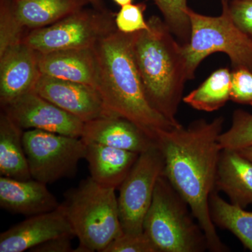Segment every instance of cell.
Segmentation results:
<instances>
[{
	"label": "cell",
	"instance_id": "1",
	"mask_svg": "<svg viewBox=\"0 0 252 252\" xmlns=\"http://www.w3.org/2000/svg\"><path fill=\"white\" fill-rule=\"evenodd\" d=\"M224 118L194 121L160 131L157 142L165 160L164 175L187 203L206 237L208 250L224 252L228 249L217 234L210 212V198L215 190L220 148L219 137Z\"/></svg>",
	"mask_w": 252,
	"mask_h": 252
},
{
	"label": "cell",
	"instance_id": "2",
	"mask_svg": "<svg viewBox=\"0 0 252 252\" xmlns=\"http://www.w3.org/2000/svg\"><path fill=\"white\" fill-rule=\"evenodd\" d=\"M134 33L116 30L94 46L98 67L96 89L107 109L140 127L157 142L160 131L180 127L149 104L133 53Z\"/></svg>",
	"mask_w": 252,
	"mask_h": 252
},
{
	"label": "cell",
	"instance_id": "3",
	"mask_svg": "<svg viewBox=\"0 0 252 252\" xmlns=\"http://www.w3.org/2000/svg\"><path fill=\"white\" fill-rule=\"evenodd\" d=\"M149 28L134 33L133 53L149 104L175 126L187 77L182 45L164 20L149 18Z\"/></svg>",
	"mask_w": 252,
	"mask_h": 252
},
{
	"label": "cell",
	"instance_id": "4",
	"mask_svg": "<svg viewBox=\"0 0 252 252\" xmlns=\"http://www.w3.org/2000/svg\"><path fill=\"white\" fill-rule=\"evenodd\" d=\"M115 190L89 177L64 193L61 206L79 242L74 252H103L123 233Z\"/></svg>",
	"mask_w": 252,
	"mask_h": 252
},
{
	"label": "cell",
	"instance_id": "5",
	"mask_svg": "<svg viewBox=\"0 0 252 252\" xmlns=\"http://www.w3.org/2000/svg\"><path fill=\"white\" fill-rule=\"evenodd\" d=\"M188 203L165 175L159 177L144 220V232L158 252H203L206 237Z\"/></svg>",
	"mask_w": 252,
	"mask_h": 252
},
{
	"label": "cell",
	"instance_id": "6",
	"mask_svg": "<svg viewBox=\"0 0 252 252\" xmlns=\"http://www.w3.org/2000/svg\"><path fill=\"white\" fill-rule=\"evenodd\" d=\"M221 14L217 17L199 14L189 7L186 10L191 29L190 41L182 46L188 80L195 78V71L204 59L218 52L228 56L233 70L252 72V42L233 22L226 0H221Z\"/></svg>",
	"mask_w": 252,
	"mask_h": 252
},
{
	"label": "cell",
	"instance_id": "7",
	"mask_svg": "<svg viewBox=\"0 0 252 252\" xmlns=\"http://www.w3.org/2000/svg\"><path fill=\"white\" fill-rule=\"evenodd\" d=\"M115 16L107 10L83 8L51 26L32 31L22 42L41 54L94 48L102 37L117 29Z\"/></svg>",
	"mask_w": 252,
	"mask_h": 252
},
{
	"label": "cell",
	"instance_id": "8",
	"mask_svg": "<svg viewBox=\"0 0 252 252\" xmlns=\"http://www.w3.org/2000/svg\"><path fill=\"white\" fill-rule=\"evenodd\" d=\"M23 141L32 178L47 185L75 177L79 161L86 157L81 137L34 129L24 131Z\"/></svg>",
	"mask_w": 252,
	"mask_h": 252
},
{
	"label": "cell",
	"instance_id": "9",
	"mask_svg": "<svg viewBox=\"0 0 252 252\" xmlns=\"http://www.w3.org/2000/svg\"><path fill=\"white\" fill-rule=\"evenodd\" d=\"M164 168L163 154L158 144L139 155L119 187L118 204L124 233H143L144 218L153 200L157 181L164 175Z\"/></svg>",
	"mask_w": 252,
	"mask_h": 252
},
{
	"label": "cell",
	"instance_id": "10",
	"mask_svg": "<svg viewBox=\"0 0 252 252\" xmlns=\"http://www.w3.org/2000/svg\"><path fill=\"white\" fill-rule=\"evenodd\" d=\"M88 4L86 0H0V51Z\"/></svg>",
	"mask_w": 252,
	"mask_h": 252
},
{
	"label": "cell",
	"instance_id": "11",
	"mask_svg": "<svg viewBox=\"0 0 252 252\" xmlns=\"http://www.w3.org/2000/svg\"><path fill=\"white\" fill-rule=\"evenodd\" d=\"M1 110L23 130L35 129L75 137H81L84 132L85 123L34 91L1 107Z\"/></svg>",
	"mask_w": 252,
	"mask_h": 252
},
{
	"label": "cell",
	"instance_id": "12",
	"mask_svg": "<svg viewBox=\"0 0 252 252\" xmlns=\"http://www.w3.org/2000/svg\"><path fill=\"white\" fill-rule=\"evenodd\" d=\"M32 91L84 123L115 115L94 86L41 74Z\"/></svg>",
	"mask_w": 252,
	"mask_h": 252
},
{
	"label": "cell",
	"instance_id": "13",
	"mask_svg": "<svg viewBox=\"0 0 252 252\" xmlns=\"http://www.w3.org/2000/svg\"><path fill=\"white\" fill-rule=\"evenodd\" d=\"M41 75L38 52L25 43L0 51L1 107L32 91Z\"/></svg>",
	"mask_w": 252,
	"mask_h": 252
},
{
	"label": "cell",
	"instance_id": "14",
	"mask_svg": "<svg viewBox=\"0 0 252 252\" xmlns=\"http://www.w3.org/2000/svg\"><path fill=\"white\" fill-rule=\"evenodd\" d=\"M63 235L75 236L60 204L54 211L29 217L2 232L0 234V252L31 251L51 239Z\"/></svg>",
	"mask_w": 252,
	"mask_h": 252
},
{
	"label": "cell",
	"instance_id": "15",
	"mask_svg": "<svg viewBox=\"0 0 252 252\" xmlns=\"http://www.w3.org/2000/svg\"><path fill=\"white\" fill-rule=\"evenodd\" d=\"M81 138L139 154L157 144L134 123L117 115L85 123Z\"/></svg>",
	"mask_w": 252,
	"mask_h": 252
},
{
	"label": "cell",
	"instance_id": "16",
	"mask_svg": "<svg viewBox=\"0 0 252 252\" xmlns=\"http://www.w3.org/2000/svg\"><path fill=\"white\" fill-rule=\"evenodd\" d=\"M47 185L31 179L0 177V207L13 214L31 217L54 211L60 206Z\"/></svg>",
	"mask_w": 252,
	"mask_h": 252
},
{
	"label": "cell",
	"instance_id": "17",
	"mask_svg": "<svg viewBox=\"0 0 252 252\" xmlns=\"http://www.w3.org/2000/svg\"><path fill=\"white\" fill-rule=\"evenodd\" d=\"M38 59L41 74L97 86L98 67L94 47L38 53Z\"/></svg>",
	"mask_w": 252,
	"mask_h": 252
},
{
	"label": "cell",
	"instance_id": "18",
	"mask_svg": "<svg viewBox=\"0 0 252 252\" xmlns=\"http://www.w3.org/2000/svg\"><path fill=\"white\" fill-rule=\"evenodd\" d=\"M85 142V159L91 178L104 187L119 188L140 154L95 142Z\"/></svg>",
	"mask_w": 252,
	"mask_h": 252
},
{
	"label": "cell",
	"instance_id": "19",
	"mask_svg": "<svg viewBox=\"0 0 252 252\" xmlns=\"http://www.w3.org/2000/svg\"><path fill=\"white\" fill-rule=\"evenodd\" d=\"M215 190L223 191L230 203L239 207L252 204V161L238 151L222 149Z\"/></svg>",
	"mask_w": 252,
	"mask_h": 252
},
{
	"label": "cell",
	"instance_id": "20",
	"mask_svg": "<svg viewBox=\"0 0 252 252\" xmlns=\"http://www.w3.org/2000/svg\"><path fill=\"white\" fill-rule=\"evenodd\" d=\"M23 130L1 110L0 113V175L18 180L32 178L24 146Z\"/></svg>",
	"mask_w": 252,
	"mask_h": 252
},
{
	"label": "cell",
	"instance_id": "21",
	"mask_svg": "<svg viewBox=\"0 0 252 252\" xmlns=\"http://www.w3.org/2000/svg\"><path fill=\"white\" fill-rule=\"evenodd\" d=\"M228 203L216 190L210 198V212L215 226L229 230L245 248L252 252V212Z\"/></svg>",
	"mask_w": 252,
	"mask_h": 252
},
{
	"label": "cell",
	"instance_id": "22",
	"mask_svg": "<svg viewBox=\"0 0 252 252\" xmlns=\"http://www.w3.org/2000/svg\"><path fill=\"white\" fill-rule=\"evenodd\" d=\"M231 72L228 68L217 69L182 101L193 109L204 112H215L221 108L230 99Z\"/></svg>",
	"mask_w": 252,
	"mask_h": 252
},
{
	"label": "cell",
	"instance_id": "23",
	"mask_svg": "<svg viewBox=\"0 0 252 252\" xmlns=\"http://www.w3.org/2000/svg\"><path fill=\"white\" fill-rule=\"evenodd\" d=\"M163 16L164 21L182 46L190 41V23L186 13L187 0H153Z\"/></svg>",
	"mask_w": 252,
	"mask_h": 252
},
{
	"label": "cell",
	"instance_id": "24",
	"mask_svg": "<svg viewBox=\"0 0 252 252\" xmlns=\"http://www.w3.org/2000/svg\"><path fill=\"white\" fill-rule=\"evenodd\" d=\"M222 149H240L252 147V114L237 109L233 114L231 126L219 137Z\"/></svg>",
	"mask_w": 252,
	"mask_h": 252
},
{
	"label": "cell",
	"instance_id": "25",
	"mask_svg": "<svg viewBox=\"0 0 252 252\" xmlns=\"http://www.w3.org/2000/svg\"><path fill=\"white\" fill-rule=\"evenodd\" d=\"M146 7L147 6L144 3L122 6V9L115 16L118 31L131 34L148 29V23L144 19V16Z\"/></svg>",
	"mask_w": 252,
	"mask_h": 252
},
{
	"label": "cell",
	"instance_id": "26",
	"mask_svg": "<svg viewBox=\"0 0 252 252\" xmlns=\"http://www.w3.org/2000/svg\"><path fill=\"white\" fill-rule=\"evenodd\" d=\"M103 252H158L149 237L143 232L138 234L124 233L109 244Z\"/></svg>",
	"mask_w": 252,
	"mask_h": 252
},
{
	"label": "cell",
	"instance_id": "27",
	"mask_svg": "<svg viewBox=\"0 0 252 252\" xmlns=\"http://www.w3.org/2000/svg\"><path fill=\"white\" fill-rule=\"evenodd\" d=\"M230 100L236 103L252 105V72L240 69L231 72Z\"/></svg>",
	"mask_w": 252,
	"mask_h": 252
},
{
	"label": "cell",
	"instance_id": "28",
	"mask_svg": "<svg viewBox=\"0 0 252 252\" xmlns=\"http://www.w3.org/2000/svg\"><path fill=\"white\" fill-rule=\"evenodd\" d=\"M226 3L233 22L252 42V0H226Z\"/></svg>",
	"mask_w": 252,
	"mask_h": 252
},
{
	"label": "cell",
	"instance_id": "29",
	"mask_svg": "<svg viewBox=\"0 0 252 252\" xmlns=\"http://www.w3.org/2000/svg\"><path fill=\"white\" fill-rule=\"evenodd\" d=\"M74 235H63L51 239L45 243L41 244L31 251L33 252H74L72 240Z\"/></svg>",
	"mask_w": 252,
	"mask_h": 252
},
{
	"label": "cell",
	"instance_id": "30",
	"mask_svg": "<svg viewBox=\"0 0 252 252\" xmlns=\"http://www.w3.org/2000/svg\"><path fill=\"white\" fill-rule=\"evenodd\" d=\"M238 152L244 157L252 161V147L240 149V150H238Z\"/></svg>",
	"mask_w": 252,
	"mask_h": 252
},
{
	"label": "cell",
	"instance_id": "31",
	"mask_svg": "<svg viewBox=\"0 0 252 252\" xmlns=\"http://www.w3.org/2000/svg\"><path fill=\"white\" fill-rule=\"evenodd\" d=\"M89 4L92 5L93 7L99 10H107L104 7V4L102 0H86Z\"/></svg>",
	"mask_w": 252,
	"mask_h": 252
},
{
	"label": "cell",
	"instance_id": "32",
	"mask_svg": "<svg viewBox=\"0 0 252 252\" xmlns=\"http://www.w3.org/2000/svg\"><path fill=\"white\" fill-rule=\"evenodd\" d=\"M113 1L117 3L119 6H126V5L132 4L133 0H113Z\"/></svg>",
	"mask_w": 252,
	"mask_h": 252
}]
</instances>
